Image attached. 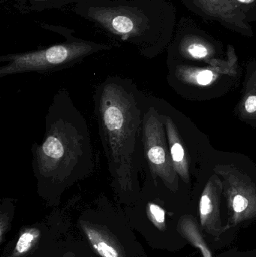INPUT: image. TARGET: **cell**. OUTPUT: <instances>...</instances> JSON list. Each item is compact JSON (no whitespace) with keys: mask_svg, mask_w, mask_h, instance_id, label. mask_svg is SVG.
Segmentation results:
<instances>
[{"mask_svg":"<svg viewBox=\"0 0 256 257\" xmlns=\"http://www.w3.org/2000/svg\"><path fill=\"white\" fill-rule=\"evenodd\" d=\"M165 133L162 114L153 105L144 103L142 140L146 161L154 182L159 178L173 190L178 187L179 176L173 166Z\"/></svg>","mask_w":256,"mask_h":257,"instance_id":"cell-6","label":"cell"},{"mask_svg":"<svg viewBox=\"0 0 256 257\" xmlns=\"http://www.w3.org/2000/svg\"><path fill=\"white\" fill-rule=\"evenodd\" d=\"M240 111L245 118H256V77L248 81L246 95L240 104Z\"/></svg>","mask_w":256,"mask_h":257,"instance_id":"cell-10","label":"cell"},{"mask_svg":"<svg viewBox=\"0 0 256 257\" xmlns=\"http://www.w3.org/2000/svg\"><path fill=\"white\" fill-rule=\"evenodd\" d=\"M76 227L78 241L90 257H144L124 215L85 213L78 218Z\"/></svg>","mask_w":256,"mask_h":257,"instance_id":"cell-5","label":"cell"},{"mask_svg":"<svg viewBox=\"0 0 256 257\" xmlns=\"http://www.w3.org/2000/svg\"><path fill=\"white\" fill-rule=\"evenodd\" d=\"M73 10L147 58L159 52L169 33V9L162 0H81Z\"/></svg>","mask_w":256,"mask_h":257,"instance_id":"cell-3","label":"cell"},{"mask_svg":"<svg viewBox=\"0 0 256 257\" xmlns=\"http://www.w3.org/2000/svg\"><path fill=\"white\" fill-rule=\"evenodd\" d=\"M220 72L208 69L177 66L175 69L176 78L185 83L195 86H208L219 78Z\"/></svg>","mask_w":256,"mask_h":257,"instance_id":"cell-9","label":"cell"},{"mask_svg":"<svg viewBox=\"0 0 256 257\" xmlns=\"http://www.w3.org/2000/svg\"><path fill=\"white\" fill-rule=\"evenodd\" d=\"M162 117L168 138V146L173 166L178 176L185 182L189 183L190 181L189 159L186 154L180 133L174 120L169 116L162 114Z\"/></svg>","mask_w":256,"mask_h":257,"instance_id":"cell-8","label":"cell"},{"mask_svg":"<svg viewBox=\"0 0 256 257\" xmlns=\"http://www.w3.org/2000/svg\"><path fill=\"white\" fill-rule=\"evenodd\" d=\"M14 206L13 200L10 199H5L2 201L1 208H0V217H1V243L3 242V236L10 229L11 222L13 218Z\"/></svg>","mask_w":256,"mask_h":257,"instance_id":"cell-13","label":"cell"},{"mask_svg":"<svg viewBox=\"0 0 256 257\" xmlns=\"http://www.w3.org/2000/svg\"><path fill=\"white\" fill-rule=\"evenodd\" d=\"M67 230L66 222L58 217L24 226L5 246L1 257H51L66 239Z\"/></svg>","mask_w":256,"mask_h":257,"instance_id":"cell-7","label":"cell"},{"mask_svg":"<svg viewBox=\"0 0 256 257\" xmlns=\"http://www.w3.org/2000/svg\"><path fill=\"white\" fill-rule=\"evenodd\" d=\"M31 151L36 192L49 206H57L66 190L94 171L88 125L66 89L53 98L45 116V136Z\"/></svg>","mask_w":256,"mask_h":257,"instance_id":"cell-2","label":"cell"},{"mask_svg":"<svg viewBox=\"0 0 256 257\" xmlns=\"http://www.w3.org/2000/svg\"><path fill=\"white\" fill-rule=\"evenodd\" d=\"M42 27L61 33L66 41L36 51L1 56L0 62L4 64L0 67V78L30 72L45 74L57 72L72 67L93 54L111 49V46L107 44L75 37L73 35L75 31L66 27Z\"/></svg>","mask_w":256,"mask_h":257,"instance_id":"cell-4","label":"cell"},{"mask_svg":"<svg viewBox=\"0 0 256 257\" xmlns=\"http://www.w3.org/2000/svg\"><path fill=\"white\" fill-rule=\"evenodd\" d=\"M145 215L147 220L155 224H162L165 220V212L159 205L153 202H147L145 208Z\"/></svg>","mask_w":256,"mask_h":257,"instance_id":"cell-14","label":"cell"},{"mask_svg":"<svg viewBox=\"0 0 256 257\" xmlns=\"http://www.w3.org/2000/svg\"><path fill=\"white\" fill-rule=\"evenodd\" d=\"M30 11L42 12L47 9H61L70 4H76L81 0H25Z\"/></svg>","mask_w":256,"mask_h":257,"instance_id":"cell-12","label":"cell"},{"mask_svg":"<svg viewBox=\"0 0 256 257\" xmlns=\"http://www.w3.org/2000/svg\"><path fill=\"white\" fill-rule=\"evenodd\" d=\"M238 1L241 2V3H251V2L253 1V0H238Z\"/></svg>","mask_w":256,"mask_h":257,"instance_id":"cell-16","label":"cell"},{"mask_svg":"<svg viewBox=\"0 0 256 257\" xmlns=\"http://www.w3.org/2000/svg\"><path fill=\"white\" fill-rule=\"evenodd\" d=\"M144 100L133 81L120 77L107 78L96 87L93 96L111 186L120 202L128 205L141 195Z\"/></svg>","mask_w":256,"mask_h":257,"instance_id":"cell-1","label":"cell"},{"mask_svg":"<svg viewBox=\"0 0 256 257\" xmlns=\"http://www.w3.org/2000/svg\"><path fill=\"white\" fill-rule=\"evenodd\" d=\"M51 257H90L85 247L80 241L65 240L61 247Z\"/></svg>","mask_w":256,"mask_h":257,"instance_id":"cell-11","label":"cell"},{"mask_svg":"<svg viewBox=\"0 0 256 257\" xmlns=\"http://www.w3.org/2000/svg\"><path fill=\"white\" fill-rule=\"evenodd\" d=\"M187 54L191 57L197 60H202L207 58L210 55L208 48L200 43H192L189 45L186 49Z\"/></svg>","mask_w":256,"mask_h":257,"instance_id":"cell-15","label":"cell"}]
</instances>
